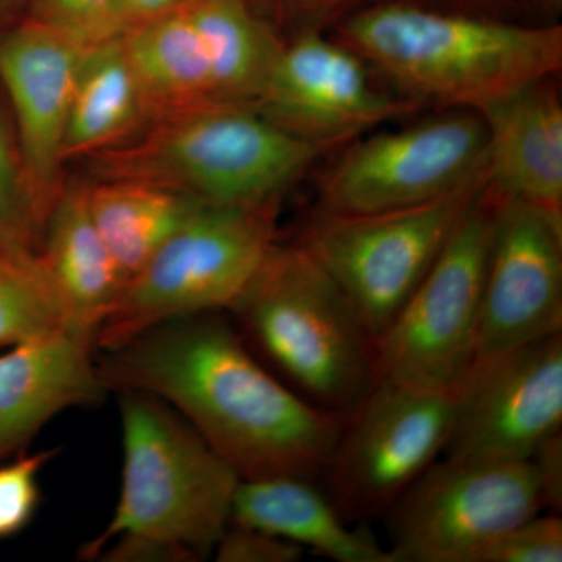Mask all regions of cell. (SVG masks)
Masks as SVG:
<instances>
[{
  "instance_id": "1",
  "label": "cell",
  "mask_w": 562,
  "mask_h": 562,
  "mask_svg": "<svg viewBox=\"0 0 562 562\" xmlns=\"http://www.w3.org/2000/svg\"><path fill=\"white\" fill-rule=\"evenodd\" d=\"M98 368L110 392L168 403L241 480H316L341 435L344 419L288 386L221 313L155 325Z\"/></svg>"
},
{
  "instance_id": "2",
  "label": "cell",
  "mask_w": 562,
  "mask_h": 562,
  "mask_svg": "<svg viewBox=\"0 0 562 562\" xmlns=\"http://www.w3.org/2000/svg\"><path fill=\"white\" fill-rule=\"evenodd\" d=\"M395 94L420 109L483 111L525 85L558 76L561 25L412 0L361 7L330 31Z\"/></svg>"
},
{
  "instance_id": "3",
  "label": "cell",
  "mask_w": 562,
  "mask_h": 562,
  "mask_svg": "<svg viewBox=\"0 0 562 562\" xmlns=\"http://www.w3.org/2000/svg\"><path fill=\"white\" fill-rule=\"evenodd\" d=\"M335 151L299 138L254 106H209L151 121L85 158L95 180H133L222 209L280 205Z\"/></svg>"
},
{
  "instance_id": "4",
  "label": "cell",
  "mask_w": 562,
  "mask_h": 562,
  "mask_svg": "<svg viewBox=\"0 0 562 562\" xmlns=\"http://www.w3.org/2000/svg\"><path fill=\"white\" fill-rule=\"evenodd\" d=\"M288 386L347 419L376 380L375 342L349 299L297 243H273L228 310Z\"/></svg>"
},
{
  "instance_id": "5",
  "label": "cell",
  "mask_w": 562,
  "mask_h": 562,
  "mask_svg": "<svg viewBox=\"0 0 562 562\" xmlns=\"http://www.w3.org/2000/svg\"><path fill=\"white\" fill-rule=\"evenodd\" d=\"M120 412V501L109 525L81 547L80 560L94 561L124 535L176 543L203 560L232 522L241 479L160 398L121 392Z\"/></svg>"
},
{
  "instance_id": "6",
  "label": "cell",
  "mask_w": 562,
  "mask_h": 562,
  "mask_svg": "<svg viewBox=\"0 0 562 562\" xmlns=\"http://www.w3.org/2000/svg\"><path fill=\"white\" fill-rule=\"evenodd\" d=\"M280 205L205 206L125 284L95 331L110 350L162 322L231 310L277 241Z\"/></svg>"
},
{
  "instance_id": "7",
  "label": "cell",
  "mask_w": 562,
  "mask_h": 562,
  "mask_svg": "<svg viewBox=\"0 0 562 562\" xmlns=\"http://www.w3.org/2000/svg\"><path fill=\"white\" fill-rule=\"evenodd\" d=\"M486 184L487 172L436 201L380 213L316 209L295 243L335 281L376 342Z\"/></svg>"
},
{
  "instance_id": "8",
  "label": "cell",
  "mask_w": 562,
  "mask_h": 562,
  "mask_svg": "<svg viewBox=\"0 0 562 562\" xmlns=\"http://www.w3.org/2000/svg\"><path fill=\"white\" fill-rule=\"evenodd\" d=\"M335 154L317 179V210L408 209L486 176V124L479 111L439 110L395 131L366 133Z\"/></svg>"
},
{
  "instance_id": "9",
  "label": "cell",
  "mask_w": 562,
  "mask_h": 562,
  "mask_svg": "<svg viewBox=\"0 0 562 562\" xmlns=\"http://www.w3.org/2000/svg\"><path fill=\"white\" fill-rule=\"evenodd\" d=\"M492 221L494 199L486 184L375 342L376 375L428 390L460 386L475 361Z\"/></svg>"
},
{
  "instance_id": "10",
  "label": "cell",
  "mask_w": 562,
  "mask_h": 562,
  "mask_svg": "<svg viewBox=\"0 0 562 562\" xmlns=\"http://www.w3.org/2000/svg\"><path fill=\"white\" fill-rule=\"evenodd\" d=\"M546 509L532 461L443 458L387 509L395 562H480L495 539Z\"/></svg>"
},
{
  "instance_id": "11",
  "label": "cell",
  "mask_w": 562,
  "mask_h": 562,
  "mask_svg": "<svg viewBox=\"0 0 562 562\" xmlns=\"http://www.w3.org/2000/svg\"><path fill=\"white\" fill-rule=\"evenodd\" d=\"M453 414L454 392L376 376L322 473L344 519L386 513L443 453Z\"/></svg>"
},
{
  "instance_id": "12",
  "label": "cell",
  "mask_w": 562,
  "mask_h": 562,
  "mask_svg": "<svg viewBox=\"0 0 562 562\" xmlns=\"http://www.w3.org/2000/svg\"><path fill=\"white\" fill-rule=\"evenodd\" d=\"M255 109L292 135L333 151L422 110L395 94L357 52L321 31L281 41Z\"/></svg>"
},
{
  "instance_id": "13",
  "label": "cell",
  "mask_w": 562,
  "mask_h": 562,
  "mask_svg": "<svg viewBox=\"0 0 562 562\" xmlns=\"http://www.w3.org/2000/svg\"><path fill=\"white\" fill-rule=\"evenodd\" d=\"M562 427V333L473 362L454 391L446 458L530 461Z\"/></svg>"
},
{
  "instance_id": "14",
  "label": "cell",
  "mask_w": 562,
  "mask_h": 562,
  "mask_svg": "<svg viewBox=\"0 0 562 562\" xmlns=\"http://www.w3.org/2000/svg\"><path fill=\"white\" fill-rule=\"evenodd\" d=\"M490 194L494 221L473 362L562 333V222Z\"/></svg>"
},
{
  "instance_id": "15",
  "label": "cell",
  "mask_w": 562,
  "mask_h": 562,
  "mask_svg": "<svg viewBox=\"0 0 562 562\" xmlns=\"http://www.w3.org/2000/svg\"><path fill=\"white\" fill-rule=\"evenodd\" d=\"M85 47L32 20L0 33V91L25 179L46 220L65 187L70 99Z\"/></svg>"
},
{
  "instance_id": "16",
  "label": "cell",
  "mask_w": 562,
  "mask_h": 562,
  "mask_svg": "<svg viewBox=\"0 0 562 562\" xmlns=\"http://www.w3.org/2000/svg\"><path fill=\"white\" fill-rule=\"evenodd\" d=\"M0 353V462L27 452L33 439L70 408L101 405L110 394L94 338L63 328Z\"/></svg>"
},
{
  "instance_id": "17",
  "label": "cell",
  "mask_w": 562,
  "mask_h": 562,
  "mask_svg": "<svg viewBox=\"0 0 562 562\" xmlns=\"http://www.w3.org/2000/svg\"><path fill=\"white\" fill-rule=\"evenodd\" d=\"M558 76L487 106V190L562 222V99Z\"/></svg>"
},
{
  "instance_id": "18",
  "label": "cell",
  "mask_w": 562,
  "mask_h": 562,
  "mask_svg": "<svg viewBox=\"0 0 562 562\" xmlns=\"http://www.w3.org/2000/svg\"><path fill=\"white\" fill-rule=\"evenodd\" d=\"M38 260L70 325L95 338L127 279L92 221L87 183L63 187L44 228Z\"/></svg>"
},
{
  "instance_id": "19",
  "label": "cell",
  "mask_w": 562,
  "mask_h": 562,
  "mask_svg": "<svg viewBox=\"0 0 562 562\" xmlns=\"http://www.w3.org/2000/svg\"><path fill=\"white\" fill-rule=\"evenodd\" d=\"M232 522L272 532L333 561L395 562L390 549L350 530L328 492L306 476L241 480L233 498Z\"/></svg>"
},
{
  "instance_id": "20",
  "label": "cell",
  "mask_w": 562,
  "mask_h": 562,
  "mask_svg": "<svg viewBox=\"0 0 562 562\" xmlns=\"http://www.w3.org/2000/svg\"><path fill=\"white\" fill-rule=\"evenodd\" d=\"M150 122L184 111L227 106L184 3L121 35Z\"/></svg>"
},
{
  "instance_id": "21",
  "label": "cell",
  "mask_w": 562,
  "mask_h": 562,
  "mask_svg": "<svg viewBox=\"0 0 562 562\" xmlns=\"http://www.w3.org/2000/svg\"><path fill=\"white\" fill-rule=\"evenodd\" d=\"M147 124L149 110L121 36L85 47L70 99L66 161L117 146Z\"/></svg>"
},
{
  "instance_id": "22",
  "label": "cell",
  "mask_w": 562,
  "mask_h": 562,
  "mask_svg": "<svg viewBox=\"0 0 562 562\" xmlns=\"http://www.w3.org/2000/svg\"><path fill=\"white\" fill-rule=\"evenodd\" d=\"M87 199L92 221L127 281L210 206L181 192L133 180L91 181Z\"/></svg>"
},
{
  "instance_id": "23",
  "label": "cell",
  "mask_w": 562,
  "mask_h": 562,
  "mask_svg": "<svg viewBox=\"0 0 562 562\" xmlns=\"http://www.w3.org/2000/svg\"><path fill=\"white\" fill-rule=\"evenodd\" d=\"M184 5L209 55L221 102L255 109L283 40L247 0H203Z\"/></svg>"
},
{
  "instance_id": "24",
  "label": "cell",
  "mask_w": 562,
  "mask_h": 562,
  "mask_svg": "<svg viewBox=\"0 0 562 562\" xmlns=\"http://www.w3.org/2000/svg\"><path fill=\"white\" fill-rule=\"evenodd\" d=\"M63 328L76 330L38 257L0 254V350Z\"/></svg>"
},
{
  "instance_id": "25",
  "label": "cell",
  "mask_w": 562,
  "mask_h": 562,
  "mask_svg": "<svg viewBox=\"0 0 562 562\" xmlns=\"http://www.w3.org/2000/svg\"><path fill=\"white\" fill-rule=\"evenodd\" d=\"M46 224L25 179L9 106L0 91V254L38 257Z\"/></svg>"
},
{
  "instance_id": "26",
  "label": "cell",
  "mask_w": 562,
  "mask_h": 562,
  "mask_svg": "<svg viewBox=\"0 0 562 562\" xmlns=\"http://www.w3.org/2000/svg\"><path fill=\"white\" fill-rule=\"evenodd\" d=\"M29 20L77 41L81 46L122 35L117 0H31Z\"/></svg>"
},
{
  "instance_id": "27",
  "label": "cell",
  "mask_w": 562,
  "mask_h": 562,
  "mask_svg": "<svg viewBox=\"0 0 562 562\" xmlns=\"http://www.w3.org/2000/svg\"><path fill=\"white\" fill-rule=\"evenodd\" d=\"M55 453L25 452L0 462V539L16 536L31 524L40 505V473Z\"/></svg>"
},
{
  "instance_id": "28",
  "label": "cell",
  "mask_w": 562,
  "mask_h": 562,
  "mask_svg": "<svg viewBox=\"0 0 562 562\" xmlns=\"http://www.w3.org/2000/svg\"><path fill=\"white\" fill-rule=\"evenodd\" d=\"M562 520L541 513L517 524L491 543L480 562H561Z\"/></svg>"
},
{
  "instance_id": "29",
  "label": "cell",
  "mask_w": 562,
  "mask_h": 562,
  "mask_svg": "<svg viewBox=\"0 0 562 562\" xmlns=\"http://www.w3.org/2000/svg\"><path fill=\"white\" fill-rule=\"evenodd\" d=\"M213 552L220 562H297L305 549L260 528L231 522Z\"/></svg>"
},
{
  "instance_id": "30",
  "label": "cell",
  "mask_w": 562,
  "mask_h": 562,
  "mask_svg": "<svg viewBox=\"0 0 562 562\" xmlns=\"http://www.w3.org/2000/svg\"><path fill=\"white\" fill-rule=\"evenodd\" d=\"M95 560L105 562H194L201 561L190 550L176 543L143 538L117 536L106 543Z\"/></svg>"
},
{
  "instance_id": "31",
  "label": "cell",
  "mask_w": 562,
  "mask_h": 562,
  "mask_svg": "<svg viewBox=\"0 0 562 562\" xmlns=\"http://www.w3.org/2000/svg\"><path fill=\"white\" fill-rule=\"evenodd\" d=\"M291 20L297 22V31L292 33L321 31L335 27L344 18L361 7L364 0H280Z\"/></svg>"
},
{
  "instance_id": "32",
  "label": "cell",
  "mask_w": 562,
  "mask_h": 562,
  "mask_svg": "<svg viewBox=\"0 0 562 562\" xmlns=\"http://www.w3.org/2000/svg\"><path fill=\"white\" fill-rule=\"evenodd\" d=\"M541 482L546 508L560 509L562 503V431L550 436L532 454Z\"/></svg>"
},
{
  "instance_id": "33",
  "label": "cell",
  "mask_w": 562,
  "mask_h": 562,
  "mask_svg": "<svg viewBox=\"0 0 562 562\" xmlns=\"http://www.w3.org/2000/svg\"><path fill=\"white\" fill-rule=\"evenodd\" d=\"M183 0H117L122 33L180 7Z\"/></svg>"
},
{
  "instance_id": "34",
  "label": "cell",
  "mask_w": 562,
  "mask_h": 562,
  "mask_svg": "<svg viewBox=\"0 0 562 562\" xmlns=\"http://www.w3.org/2000/svg\"><path fill=\"white\" fill-rule=\"evenodd\" d=\"M436 7L473 11V13L495 14L505 5V0H436Z\"/></svg>"
},
{
  "instance_id": "35",
  "label": "cell",
  "mask_w": 562,
  "mask_h": 562,
  "mask_svg": "<svg viewBox=\"0 0 562 562\" xmlns=\"http://www.w3.org/2000/svg\"><path fill=\"white\" fill-rule=\"evenodd\" d=\"M541 5L547 7L550 10H558L562 5V0H539Z\"/></svg>"
},
{
  "instance_id": "36",
  "label": "cell",
  "mask_w": 562,
  "mask_h": 562,
  "mask_svg": "<svg viewBox=\"0 0 562 562\" xmlns=\"http://www.w3.org/2000/svg\"><path fill=\"white\" fill-rule=\"evenodd\" d=\"M10 0H0V21H2L3 13H5L7 7H9Z\"/></svg>"
},
{
  "instance_id": "37",
  "label": "cell",
  "mask_w": 562,
  "mask_h": 562,
  "mask_svg": "<svg viewBox=\"0 0 562 562\" xmlns=\"http://www.w3.org/2000/svg\"><path fill=\"white\" fill-rule=\"evenodd\" d=\"M203 2V0H183V3Z\"/></svg>"
}]
</instances>
